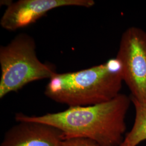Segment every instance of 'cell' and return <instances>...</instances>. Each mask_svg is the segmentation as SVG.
<instances>
[{"mask_svg": "<svg viewBox=\"0 0 146 146\" xmlns=\"http://www.w3.org/2000/svg\"><path fill=\"white\" fill-rule=\"evenodd\" d=\"M93 0H20L7 5L0 20L1 27L8 31H15L35 23L55 8L75 6L90 8Z\"/></svg>", "mask_w": 146, "mask_h": 146, "instance_id": "obj_5", "label": "cell"}, {"mask_svg": "<svg viewBox=\"0 0 146 146\" xmlns=\"http://www.w3.org/2000/svg\"><path fill=\"white\" fill-rule=\"evenodd\" d=\"M63 146H101L95 141L87 139H73L64 141Z\"/></svg>", "mask_w": 146, "mask_h": 146, "instance_id": "obj_8", "label": "cell"}, {"mask_svg": "<svg viewBox=\"0 0 146 146\" xmlns=\"http://www.w3.org/2000/svg\"><path fill=\"white\" fill-rule=\"evenodd\" d=\"M5 133L0 146H63L61 131L43 123L21 121Z\"/></svg>", "mask_w": 146, "mask_h": 146, "instance_id": "obj_6", "label": "cell"}, {"mask_svg": "<svg viewBox=\"0 0 146 146\" xmlns=\"http://www.w3.org/2000/svg\"><path fill=\"white\" fill-rule=\"evenodd\" d=\"M131 98L119 94L113 99L87 106L69 107L62 111L41 116H28L19 113L16 121L43 123L61 131L64 141L87 139L101 146H120L126 131L125 116Z\"/></svg>", "mask_w": 146, "mask_h": 146, "instance_id": "obj_1", "label": "cell"}, {"mask_svg": "<svg viewBox=\"0 0 146 146\" xmlns=\"http://www.w3.org/2000/svg\"><path fill=\"white\" fill-rule=\"evenodd\" d=\"M0 66V99L32 82L50 79L57 73L53 64L42 62L37 58L35 40L27 33L18 34L1 46Z\"/></svg>", "mask_w": 146, "mask_h": 146, "instance_id": "obj_3", "label": "cell"}, {"mask_svg": "<svg viewBox=\"0 0 146 146\" xmlns=\"http://www.w3.org/2000/svg\"><path fill=\"white\" fill-rule=\"evenodd\" d=\"M116 58L122 66V78L131 98L146 104V32L131 27L123 33Z\"/></svg>", "mask_w": 146, "mask_h": 146, "instance_id": "obj_4", "label": "cell"}, {"mask_svg": "<svg viewBox=\"0 0 146 146\" xmlns=\"http://www.w3.org/2000/svg\"><path fill=\"white\" fill-rule=\"evenodd\" d=\"M135 110V118L131 131L125 135L120 146H137L146 140V104L131 98Z\"/></svg>", "mask_w": 146, "mask_h": 146, "instance_id": "obj_7", "label": "cell"}, {"mask_svg": "<svg viewBox=\"0 0 146 146\" xmlns=\"http://www.w3.org/2000/svg\"><path fill=\"white\" fill-rule=\"evenodd\" d=\"M122 66L117 58L83 70L59 74L49 79L45 95L69 107L87 106L110 101L119 94L123 82Z\"/></svg>", "mask_w": 146, "mask_h": 146, "instance_id": "obj_2", "label": "cell"}]
</instances>
